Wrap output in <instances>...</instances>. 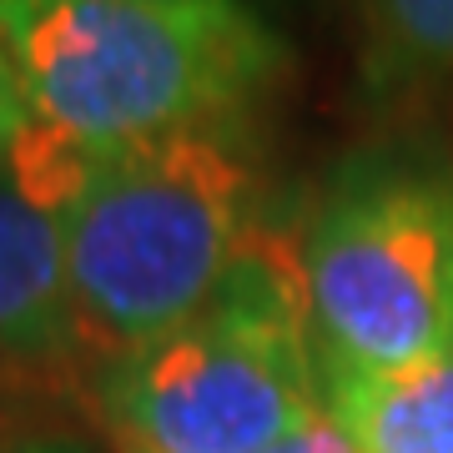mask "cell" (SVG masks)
<instances>
[{
	"instance_id": "obj_1",
	"label": "cell",
	"mask_w": 453,
	"mask_h": 453,
	"mask_svg": "<svg viewBox=\"0 0 453 453\" xmlns=\"http://www.w3.org/2000/svg\"><path fill=\"white\" fill-rule=\"evenodd\" d=\"M0 56L41 131L91 157L242 121L288 46L252 5L0 0Z\"/></svg>"
},
{
	"instance_id": "obj_2",
	"label": "cell",
	"mask_w": 453,
	"mask_h": 453,
	"mask_svg": "<svg viewBox=\"0 0 453 453\" xmlns=\"http://www.w3.org/2000/svg\"><path fill=\"white\" fill-rule=\"evenodd\" d=\"M262 162L242 121L121 151H76L65 257L81 327L121 348L207 312L252 257Z\"/></svg>"
},
{
	"instance_id": "obj_3",
	"label": "cell",
	"mask_w": 453,
	"mask_h": 453,
	"mask_svg": "<svg viewBox=\"0 0 453 453\" xmlns=\"http://www.w3.org/2000/svg\"><path fill=\"white\" fill-rule=\"evenodd\" d=\"M323 408L303 282L257 273V252L207 312L96 372V413L121 453H262Z\"/></svg>"
},
{
	"instance_id": "obj_4",
	"label": "cell",
	"mask_w": 453,
	"mask_h": 453,
	"mask_svg": "<svg viewBox=\"0 0 453 453\" xmlns=\"http://www.w3.org/2000/svg\"><path fill=\"white\" fill-rule=\"evenodd\" d=\"M323 372H388L453 342V181L357 157L327 181L297 247Z\"/></svg>"
},
{
	"instance_id": "obj_5",
	"label": "cell",
	"mask_w": 453,
	"mask_h": 453,
	"mask_svg": "<svg viewBox=\"0 0 453 453\" xmlns=\"http://www.w3.org/2000/svg\"><path fill=\"white\" fill-rule=\"evenodd\" d=\"M0 151V368H46L81 348V308L71 292L61 196Z\"/></svg>"
},
{
	"instance_id": "obj_6",
	"label": "cell",
	"mask_w": 453,
	"mask_h": 453,
	"mask_svg": "<svg viewBox=\"0 0 453 453\" xmlns=\"http://www.w3.org/2000/svg\"><path fill=\"white\" fill-rule=\"evenodd\" d=\"M323 403L357 453H453V342L388 372H323Z\"/></svg>"
},
{
	"instance_id": "obj_7",
	"label": "cell",
	"mask_w": 453,
	"mask_h": 453,
	"mask_svg": "<svg viewBox=\"0 0 453 453\" xmlns=\"http://www.w3.org/2000/svg\"><path fill=\"white\" fill-rule=\"evenodd\" d=\"M368 11L398 61L453 76V0H368Z\"/></svg>"
},
{
	"instance_id": "obj_8",
	"label": "cell",
	"mask_w": 453,
	"mask_h": 453,
	"mask_svg": "<svg viewBox=\"0 0 453 453\" xmlns=\"http://www.w3.org/2000/svg\"><path fill=\"white\" fill-rule=\"evenodd\" d=\"M262 453H357V443H353V434L323 408V413H312L303 428H292L288 438L267 443Z\"/></svg>"
},
{
	"instance_id": "obj_9",
	"label": "cell",
	"mask_w": 453,
	"mask_h": 453,
	"mask_svg": "<svg viewBox=\"0 0 453 453\" xmlns=\"http://www.w3.org/2000/svg\"><path fill=\"white\" fill-rule=\"evenodd\" d=\"M35 136H41V121L31 116L16 76H11V65L0 56V151H20V146H31Z\"/></svg>"
},
{
	"instance_id": "obj_10",
	"label": "cell",
	"mask_w": 453,
	"mask_h": 453,
	"mask_svg": "<svg viewBox=\"0 0 453 453\" xmlns=\"http://www.w3.org/2000/svg\"><path fill=\"white\" fill-rule=\"evenodd\" d=\"M0 453H86V449L76 438H61L50 428H31V423L0 413Z\"/></svg>"
},
{
	"instance_id": "obj_11",
	"label": "cell",
	"mask_w": 453,
	"mask_h": 453,
	"mask_svg": "<svg viewBox=\"0 0 453 453\" xmlns=\"http://www.w3.org/2000/svg\"><path fill=\"white\" fill-rule=\"evenodd\" d=\"M177 5H252V0H177Z\"/></svg>"
}]
</instances>
